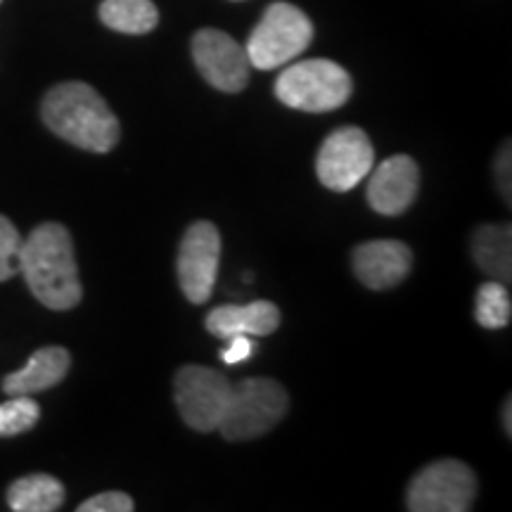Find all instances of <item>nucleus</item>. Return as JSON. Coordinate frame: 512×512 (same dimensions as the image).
Returning <instances> with one entry per match:
<instances>
[{
    "mask_svg": "<svg viewBox=\"0 0 512 512\" xmlns=\"http://www.w3.org/2000/svg\"><path fill=\"white\" fill-rule=\"evenodd\" d=\"M313 41V24L304 10L290 3L268 5L247 41L249 64L256 69H275L299 57Z\"/></svg>",
    "mask_w": 512,
    "mask_h": 512,
    "instance_id": "nucleus-4",
    "label": "nucleus"
},
{
    "mask_svg": "<svg viewBox=\"0 0 512 512\" xmlns=\"http://www.w3.org/2000/svg\"><path fill=\"white\" fill-rule=\"evenodd\" d=\"M0 3H3V0H0Z\"/></svg>",
    "mask_w": 512,
    "mask_h": 512,
    "instance_id": "nucleus-25",
    "label": "nucleus"
},
{
    "mask_svg": "<svg viewBox=\"0 0 512 512\" xmlns=\"http://www.w3.org/2000/svg\"><path fill=\"white\" fill-rule=\"evenodd\" d=\"M64 503V486L60 479L43 475L19 477L8 489V505L15 512H53Z\"/></svg>",
    "mask_w": 512,
    "mask_h": 512,
    "instance_id": "nucleus-16",
    "label": "nucleus"
},
{
    "mask_svg": "<svg viewBox=\"0 0 512 512\" xmlns=\"http://www.w3.org/2000/svg\"><path fill=\"white\" fill-rule=\"evenodd\" d=\"M100 19L119 34L143 36L157 27L159 12L152 0H102Z\"/></svg>",
    "mask_w": 512,
    "mask_h": 512,
    "instance_id": "nucleus-17",
    "label": "nucleus"
},
{
    "mask_svg": "<svg viewBox=\"0 0 512 512\" xmlns=\"http://www.w3.org/2000/svg\"><path fill=\"white\" fill-rule=\"evenodd\" d=\"M375 166V150L368 133L358 126L332 131L320 145L316 159L318 181L335 192H349L366 181Z\"/></svg>",
    "mask_w": 512,
    "mask_h": 512,
    "instance_id": "nucleus-8",
    "label": "nucleus"
},
{
    "mask_svg": "<svg viewBox=\"0 0 512 512\" xmlns=\"http://www.w3.org/2000/svg\"><path fill=\"white\" fill-rule=\"evenodd\" d=\"M475 318L486 330H503L510 325L512 318V299L508 285L489 280L479 285L475 299Z\"/></svg>",
    "mask_w": 512,
    "mask_h": 512,
    "instance_id": "nucleus-18",
    "label": "nucleus"
},
{
    "mask_svg": "<svg viewBox=\"0 0 512 512\" xmlns=\"http://www.w3.org/2000/svg\"><path fill=\"white\" fill-rule=\"evenodd\" d=\"M290 406V396L271 377H247L233 387L221 434L228 441H249L271 432Z\"/></svg>",
    "mask_w": 512,
    "mask_h": 512,
    "instance_id": "nucleus-5",
    "label": "nucleus"
},
{
    "mask_svg": "<svg viewBox=\"0 0 512 512\" xmlns=\"http://www.w3.org/2000/svg\"><path fill=\"white\" fill-rule=\"evenodd\" d=\"M221 266V233L214 223L197 221L185 230L178 247V285L188 302L204 304L214 294Z\"/></svg>",
    "mask_w": 512,
    "mask_h": 512,
    "instance_id": "nucleus-9",
    "label": "nucleus"
},
{
    "mask_svg": "<svg viewBox=\"0 0 512 512\" xmlns=\"http://www.w3.org/2000/svg\"><path fill=\"white\" fill-rule=\"evenodd\" d=\"M477 496V477L460 460H437L408 484L406 505L413 512H465Z\"/></svg>",
    "mask_w": 512,
    "mask_h": 512,
    "instance_id": "nucleus-6",
    "label": "nucleus"
},
{
    "mask_svg": "<svg viewBox=\"0 0 512 512\" xmlns=\"http://www.w3.org/2000/svg\"><path fill=\"white\" fill-rule=\"evenodd\" d=\"M226 349L221 351V358L226 366H238V363H245L247 358H252L256 351V344L252 342V337L247 335H235L226 339Z\"/></svg>",
    "mask_w": 512,
    "mask_h": 512,
    "instance_id": "nucleus-22",
    "label": "nucleus"
},
{
    "mask_svg": "<svg viewBox=\"0 0 512 512\" xmlns=\"http://www.w3.org/2000/svg\"><path fill=\"white\" fill-rule=\"evenodd\" d=\"M133 508H136L133 498L124 491H105V494L83 501L79 505V512H131Z\"/></svg>",
    "mask_w": 512,
    "mask_h": 512,
    "instance_id": "nucleus-21",
    "label": "nucleus"
},
{
    "mask_svg": "<svg viewBox=\"0 0 512 512\" xmlns=\"http://www.w3.org/2000/svg\"><path fill=\"white\" fill-rule=\"evenodd\" d=\"M354 83L344 67L332 60H304L283 69L275 81V98L292 110L332 112L347 105Z\"/></svg>",
    "mask_w": 512,
    "mask_h": 512,
    "instance_id": "nucleus-3",
    "label": "nucleus"
},
{
    "mask_svg": "<svg viewBox=\"0 0 512 512\" xmlns=\"http://www.w3.org/2000/svg\"><path fill=\"white\" fill-rule=\"evenodd\" d=\"M510 413H512V403H510V399L505 401V434H512V420H510Z\"/></svg>",
    "mask_w": 512,
    "mask_h": 512,
    "instance_id": "nucleus-24",
    "label": "nucleus"
},
{
    "mask_svg": "<svg viewBox=\"0 0 512 512\" xmlns=\"http://www.w3.org/2000/svg\"><path fill=\"white\" fill-rule=\"evenodd\" d=\"M41 420V406L31 396H10L0 403V437H17Z\"/></svg>",
    "mask_w": 512,
    "mask_h": 512,
    "instance_id": "nucleus-19",
    "label": "nucleus"
},
{
    "mask_svg": "<svg viewBox=\"0 0 512 512\" xmlns=\"http://www.w3.org/2000/svg\"><path fill=\"white\" fill-rule=\"evenodd\" d=\"M41 117L57 138L95 155L114 150L121 136L117 114L83 81H64L50 88L41 102Z\"/></svg>",
    "mask_w": 512,
    "mask_h": 512,
    "instance_id": "nucleus-2",
    "label": "nucleus"
},
{
    "mask_svg": "<svg viewBox=\"0 0 512 512\" xmlns=\"http://www.w3.org/2000/svg\"><path fill=\"white\" fill-rule=\"evenodd\" d=\"M233 384L219 370L207 366H183L174 380V399L181 418L195 432L219 430L226 418Z\"/></svg>",
    "mask_w": 512,
    "mask_h": 512,
    "instance_id": "nucleus-7",
    "label": "nucleus"
},
{
    "mask_svg": "<svg viewBox=\"0 0 512 512\" xmlns=\"http://www.w3.org/2000/svg\"><path fill=\"white\" fill-rule=\"evenodd\" d=\"M19 273L34 297L50 311H69L81 302L83 287L74 242L62 223L36 226L22 245Z\"/></svg>",
    "mask_w": 512,
    "mask_h": 512,
    "instance_id": "nucleus-1",
    "label": "nucleus"
},
{
    "mask_svg": "<svg viewBox=\"0 0 512 512\" xmlns=\"http://www.w3.org/2000/svg\"><path fill=\"white\" fill-rule=\"evenodd\" d=\"M472 256L475 264L482 268L486 275L498 280V283L510 285L512 280V230L510 223L496 226L486 223L479 226L472 235Z\"/></svg>",
    "mask_w": 512,
    "mask_h": 512,
    "instance_id": "nucleus-15",
    "label": "nucleus"
},
{
    "mask_svg": "<svg viewBox=\"0 0 512 512\" xmlns=\"http://www.w3.org/2000/svg\"><path fill=\"white\" fill-rule=\"evenodd\" d=\"M192 60L209 86L223 93L245 91L249 81V57L245 46L219 29H202L192 38Z\"/></svg>",
    "mask_w": 512,
    "mask_h": 512,
    "instance_id": "nucleus-10",
    "label": "nucleus"
},
{
    "mask_svg": "<svg viewBox=\"0 0 512 512\" xmlns=\"http://www.w3.org/2000/svg\"><path fill=\"white\" fill-rule=\"evenodd\" d=\"M370 176L368 202L377 214L399 216L411 207L420 188V169L411 157L384 159Z\"/></svg>",
    "mask_w": 512,
    "mask_h": 512,
    "instance_id": "nucleus-12",
    "label": "nucleus"
},
{
    "mask_svg": "<svg viewBox=\"0 0 512 512\" xmlns=\"http://www.w3.org/2000/svg\"><path fill=\"white\" fill-rule=\"evenodd\" d=\"M24 238L19 235L8 216L0 214V283L15 278L19 273V259H22Z\"/></svg>",
    "mask_w": 512,
    "mask_h": 512,
    "instance_id": "nucleus-20",
    "label": "nucleus"
},
{
    "mask_svg": "<svg viewBox=\"0 0 512 512\" xmlns=\"http://www.w3.org/2000/svg\"><path fill=\"white\" fill-rule=\"evenodd\" d=\"M72 368V356L64 347L36 349L27 366L15 370L3 380V392L8 396H31L53 389L67 377Z\"/></svg>",
    "mask_w": 512,
    "mask_h": 512,
    "instance_id": "nucleus-14",
    "label": "nucleus"
},
{
    "mask_svg": "<svg viewBox=\"0 0 512 512\" xmlns=\"http://www.w3.org/2000/svg\"><path fill=\"white\" fill-rule=\"evenodd\" d=\"M510 166H512V157H510V143L505 140V145L501 147L496 157V181H498V190H501L505 204H510Z\"/></svg>",
    "mask_w": 512,
    "mask_h": 512,
    "instance_id": "nucleus-23",
    "label": "nucleus"
},
{
    "mask_svg": "<svg viewBox=\"0 0 512 512\" xmlns=\"http://www.w3.org/2000/svg\"><path fill=\"white\" fill-rule=\"evenodd\" d=\"M351 266L370 290H389L408 278L413 252L401 240H370L354 249Z\"/></svg>",
    "mask_w": 512,
    "mask_h": 512,
    "instance_id": "nucleus-11",
    "label": "nucleus"
},
{
    "mask_svg": "<svg viewBox=\"0 0 512 512\" xmlns=\"http://www.w3.org/2000/svg\"><path fill=\"white\" fill-rule=\"evenodd\" d=\"M204 325L211 335L219 339L235 335L266 337L278 330L280 309L273 302H264V299L252 304H226L211 311Z\"/></svg>",
    "mask_w": 512,
    "mask_h": 512,
    "instance_id": "nucleus-13",
    "label": "nucleus"
}]
</instances>
